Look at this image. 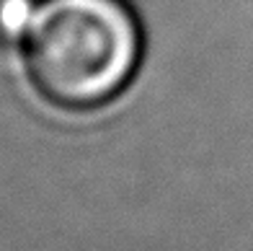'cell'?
I'll return each mask as SVG.
<instances>
[{
  "label": "cell",
  "instance_id": "2",
  "mask_svg": "<svg viewBox=\"0 0 253 251\" xmlns=\"http://www.w3.org/2000/svg\"><path fill=\"white\" fill-rule=\"evenodd\" d=\"M31 0H0V39L18 42L26 37L34 18Z\"/></svg>",
  "mask_w": 253,
  "mask_h": 251
},
{
  "label": "cell",
  "instance_id": "1",
  "mask_svg": "<svg viewBox=\"0 0 253 251\" xmlns=\"http://www.w3.org/2000/svg\"><path fill=\"white\" fill-rule=\"evenodd\" d=\"M24 42L34 88L67 111L109 104L142 54L140 24L124 0H47Z\"/></svg>",
  "mask_w": 253,
  "mask_h": 251
}]
</instances>
